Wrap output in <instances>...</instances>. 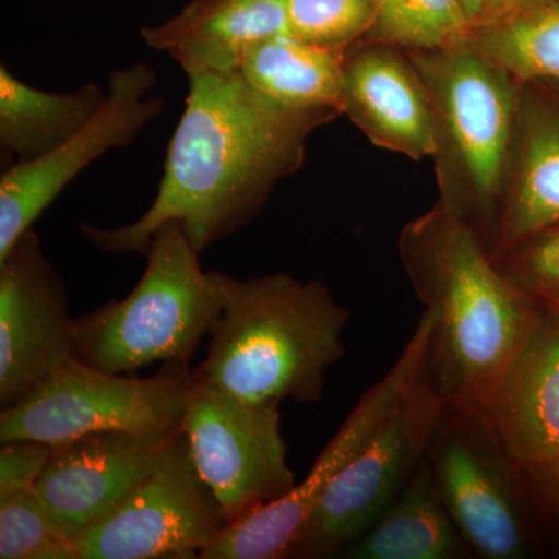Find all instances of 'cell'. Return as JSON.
Instances as JSON below:
<instances>
[{
	"instance_id": "cell-1",
	"label": "cell",
	"mask_w": 559,
	"mask_h": 559,
	"mask_svg": "<svg viewBox=\"0 0 559 559\" xmlns=\"http://www.w3.org/2000/svg\"><path fill=\"white\" fill-rule=\"evenodd\" d=\"M189 81L151 207L116 229L81 224L84 237L103 252L145 255L154 231L168 223L178 224L200 253L241 230L275 187L304 165L312 132L340 117L280 106L253 90L240 70Z\"/></svg>"
},
{
	"instance_id": "cell-2",
	"label": "cell",
	"mask_w": 559,
	"mask_h": 559,
	"mask_svg": "<svg viewBox=\"0 0 559 559\" xmlns=\"http://www.w3.org/2000/svg\"><path fill=\"white\" fill-rule=\"evenodd\" d=\"M399 248L415 294L436 312L426 380L441 399L484 409L544 308L499 270L479 235L441 205L407 223Z\"/></svg>"
},
{
	"instance_id": "cell-3",
	"label": "cell",
	"mask_w": 559,
	"mask_h": 559,
	"mask_svg": "<svg viewBox=\"0 0 559 559\" xmlns=\"http://www.w3.org/2000/svg\"><path fill=\"white\" fill-rule=\"evenodd\" d=\"M212 275L221 316L194 378L248 403H318L325 371L345 355L347 308L320 282Z\"/></svg>"
},
{
	"instance_id": "cell-4",
	"label": "cell",
	"mask_w": 559,
	"mask_h": 559,
	"mask_svg": "<svg viewBox=\"0 0 559 559\" xmlns=\"http://www.w3.org/2000/svg\"><path fill=\"white\" fill-rule=\"evenodd\" d=\"M428 90L436 120L441 207L498 249L521 83L468 38L436 50L407 51Z\"/></svg>"
},
{
	"instance_id": "cell-5",
	"label": "cell",
	"mask_w": 559,
	"mask_h": 559,
	"mask_svg": "<svg viewBox=\"0 0 559 559\" xmlns=\"http://www.w3.org/2000/svg\"><path fill=\"white\" fill-rule=\"evenodd\" d=\"M146 270L124 299L73 318L75 358L108 373L132 374L150 364L190 367L202 337L221 316L212 272L176 223L154 231Z\"/></svg>"
},
{
	"instance_id": "cell-6",
	"label": "cell",
	"mask_w": 559,
	"mask_h": 559,
	"mask_svg": "<svg viewBox=\"0 0 559 559\" xmlns=\"http://www.w3.org/2000/svg\"><path fill=\"white\" fill-rule=\"evenodd\" d=\"M426 462L474 558L539 554V522L521 463L479 406L443 401Z\"/></svg>"
},
{
	"instance_id": "cell-7",
	"label": "cell",
	"mask_w": 559,
	"mask_h": 559,
	"mask_svg": "<svg viewBox=\"0 0 559 559\" xmlns=\"http://www.w3.org/2000/svg\"><path fill=\"white\" fill-rule=\"evenodd\" d=\"M193 369L164 362L154 377L108 373L72 358L0 414V443H46L95 432L165 440L182 429Z\"/></svg>"
},
{
	"instance_id": "cell-8",
	"label": "cell",
	"mask_w": 559,
	"mask_h": 559,
	"mask_svg": "<svg viewBox=\"0 0 559 559\" xmlns=\"http://www.w3.org/2000/svg\"><path fill=\"white\" fill-rule=\"evenodd\" d=\"M443 401L423 373L370 443L331 481L286 558L341 557L358 540L425 462Z\"/></svg>"
},
{
	"instance_id": "cell-9",
	"label": "cell",
	"mask_w": 559,
	"mask_h": 559,
	"mask_svg": "<svg viewBox=\"0 0 559 559\" xmlns=\"http://www.w3.org/2000/svg\"><path fill=\"white\" fill-rule=\"evenodd\" d=\"M436 312L425 308L417 329L388 374L364 393L336 436L320 452L304 481L224 530L200 559H278L310 520L334 477L359 454L395 409L401 396L425 373Z\"/></svg>"
},
{
	"instance_id": "cell-10",
	"label": "cell",
	"mask_w": 559,
	"mask_h": 559,
	"mask_svg": "<svg viewBox=\"0 0 559 559\" xmlns=\"http://www.w3.org/2000/svg\"><path fill=\"white\" fill-rule=\"evenodd\" d=\"M182 430L202 480L215 492L229 524L296 485L286 462L278 404L248 403L193 374Z\"/></svg>"
},
{
	"instance_id": "cell-11",
	"label": "cell",
	"mask_w": 559,
	"mask_h": 559,
	"mask_svg": "<svg viewBox=\"0 0 559 559\" xmlns=\"http://www.w3.org/2000/svg\"><path fill=\"white\" fill-rule=\"evenodd\" d=\"M229 525L180 429L130 499L75 544L76 559L200 558Z\"/></svg>"
},
{
	"instance_id": "cell-12",
	"label": "cell",
	"mask_w": 559,
	"mask_h": 559,
	"mask_svg": "<svg viewBox=\"0 0 559 559\" xmlns=\"http://www.w3.org/2000/svg\"><path fill=\"white\" fill-rule=\"evenodd\" d=\"M157 72L135 62L109 73L105 100L94 117L47 156L10 165L0 178V259L81 171L110 150L130 146L165 109L151 97Z\"/></svg>"
},
{
	"instance_id": "cell-13",
	"label": "cell",
	"mask_w": 559,
	"mask_h": 559,
	"mask_svg": "<svg viewBox=\"0 0 559 559\" xmlns=\"http://www.w3.org/2000/svg\"><path fill=\"white\" fill-rule=\"evenodd\" d=\"M75 358L64 280L31 229L0 259V406L20 403Z\"/></svg>"
},
{
	"instance_id": "cell-14",
	"label": "cell",
	"mask_w": 559,
	"mask_h": 559,
	"mask_svg": "<svg viewBox=\"0 0 559 559\" xmlns=\"http://www.w3.org/2000/svg\"><path fill=\"white\" fill-rule=\"evenodd\" d=\"M170 439L95 432L55 443L35 491L62 538L75 546L112 516L150 476Z\"/></svg>"
},
{
	"instance_id": "cell-15",
	"label": "cell",
	"mask_w": 559,
	"mask_h": 559,
	"mask_svg": "<svg viewBox=\"0 0 559 559\" xmlns=\"http://www.w3.org/2000/svg\"><path fill=\"white\" fill-rule=\"evenodd\" d=\"M342 116L380 148L412 160L436 154V120L428 90L400 47L358 43L345 51Z\"/></svg>"
},
{
	"instance_id": "cell-16",
	"label": "cell",
	"mask_w": 559,
	"mask_h": 559,
	"mask_svg": "<svg viewBox=\"0 0 559 559\" xmlns=\"http://www.w3.org/2000/svg\"><path fill=\"white\" fill-rule=\"evenodd\" d=\"M151 49L178 62L187 76L240 70L250 47L288 33L285 0H191L157 27H143Z\"/></svg>"
},
{
	"instance_id": "cell-17",
	"label": "cell",
	"mask_w": 559,
	"mask_h": 559,
	"mask_svg": "<svg viewBox=\"0 0 559 559\" xmlns=\"http://www.w3.org/2000/svg\"><path fill=\"white\" fill-rule=\"evenodd\" d=\"M521 463L559 452V312L544 308L538 325L481 409Z\"/></svg>"
},
{
	"instance_id": "cell-18",
	"label": "cell",
	"mask_w": 559,
	"mask_h": 559,
	"mask_svg": "<svg viewBox=\"0 0 559 559\" xmlns=\"http://www.w3.org/2000/svg\"><path fill=\"white\" fill-rule=\"evenodd\" d=\"M559 226V97L521 83L516 138L500 221L498 249Z\"/></svg>"
},
{
	"instance_id": "cell-19",
	"label": "cell",
	"mask_w": 559,
	"mask_h": 559,
	"mask_svg": "<svg viewBox=\"0 0 559 559\" xmlns=\"http://www.w3.org/2000/svg\"><path fill=\"white\" fill-rule=\"evenodd\" d=\"M348 559H471L465 538L444 506L428 462L358 540Z\"/></svg>"
},
{
	"instance_id": "cell-20",
	"label": "cell",
	"mask_w": 559,
	"mask_h": 559,
	"mask_svg": "<svg viewBox=\"0 0 559 559\" xmlns=\"http://www.w3.org/2000/svg\"><path fill=\"white\" fill-rule=\"evenodd\" d=\"M106 91L87 83L73 92L28 86L0 68V151L14 164L47 156L100 109ZM13 164V165H14Z\"/></svg>"
},
{
	"instance_id": "cell-21",
	"label": "cell",
	"mask_w": 559,
	"mask_h": 559,
	"mask_svg": "<svg viewBox=\"0 0 559 559\" xmlns=\"http://www.w3.org/2000/svg\"><path fill=\"white\" fill-rule=\"evenodd\" d=\"M345 51L320 49L280 33L250 47L240 72L253 90L280 106L342 116Z\"/></svg>"
},
{
	"instance_id": "cell-22",
	"label": "cell",
	"mask_w": 559,
	"mask_h": 559,
	"mask_svg": "<svg viewBox=\"0 0 559 559\" xmlns=\"http://www.w3.org/2000/svg\"><path fill=\"white\" fill-rule=\"evenodd\" d=\"M468 39L520 83H559V0L473 28Z\"/></svg>"
},
{
	"instance_id": "cell-23",
	"label": "cell",
	"mask_w": 559,
	"mask_h": 559,
	"mask_svg": "<svg viewBox=\"0 0 559 559\" xmlns=\"http://www.w3.org/2000/svg\"><path fill=\"white\" fill-rule=\"evenodd\" d=\"M377 17L362 43H381L406 51L454 46L473 32L462 0H374Z\"/></svg>"
},
{
	"instance_id": "cell-24",
	"label": "cell",
	"mask_w": 559,
	"mask_h": 559,
	"mask_svg": "<svg viewBox=\"0 0 559 559\" xmlns=\"http://www.w3.org/2000/svg\"><path fill=\"white\" fill-rule=\"evenodd\" d=\"M286 24L294 38L329 50L362 43L377 17L374 0H285Z\"/></svg>"
},
{
	"instance_id": "cell-25",
	"label": "cell",
	"mask_w": 559,
	"mask_h": 559,
	"mask_svg": "<svg viewBox=\"0 0 559 559\" xmlns=\"http://www.w3.org/2000/svg\"><path fill=\"white\" fill-rule=\"evenodd\" d=\"M0 559H76L35 489L0 502Z\"/></svg>"
},
{
	"instance_id": "cell-26",
	"label": "cell",
	"mask_w": 559,
	"mask_h": 559,
	"mask_svg": "<svg viewBox=\"0 0 559 559\" xmlns=\"http://www.w3.org/2000/svg\"><path fill=\"white\" fill-rule=\"evenodd\" d=\"M492 259L540 307L559 312V226L539 231Z\"/></svg>"
},
{
	"instance_id": "cell-27",
	"label": "cell",
	"mask_w": 559,
	"mask_h": 559,
	"mask_svg": "<svg viewBox=\"0 0 559 559\" xmlns=\"http://www.w3.org/2000/svg\"><path fill=\"white\" fill-rule=\"evenodd\" d=\"M53 444L38 440H13L0 448V502L35 489L46 469Z\"/></svg>"
},
{
	"instance_id": "cell-28",
	"label": "cell",
	"mask_w": 559,
	"mask_h": 559,
	"mask_svg": "<svg viewBox=\"0 0 559 559\" xmlns=\"http://www.w3.org/2000/svg\"><path fill=\"white\" fill-rule=\"evenodd\" d=\"M521 466L539 527L547 525L559 535V452Z\"/></svg>"
},
{
	"instance_id": "cell-29",
	"label": "cell",
	"mask_w": 559,
	"mask_h": 559,
	"mask_svg": "<svg viewBox=\"0 0 559 559\" xmlns=\"http://www.w3.org/2000/svg\"><path fill=\"white\" fill-rule=\"evenodd\" d=\"M474 28L502 20L503 11L498 0H462Z\"/></svg>"
},
{
	"instance_id": "cell-30",
	"label": "cell",
	"mask_w": 559,
	"mask_h": 559,
	"mask_svg": "<svg viewBox=\"0 0 559 559\" xmlns=\"http://www.w3.org/2000/svg\"><path fill=\"white\" fill-rule=\"evenodd\" d=\"M498 2L503 11V17H507L514 13H521V11L546 5V3L558 2V0H498Z\"/></svg>"
}]
</instances>
